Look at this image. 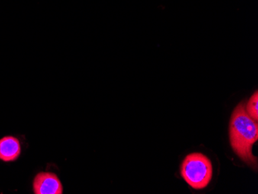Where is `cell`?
Segmentation results:
<instances>
[{"label": "cell", "mask_w": 258, "mask_h": 194, "mask_svg": "<svg viewBox=\"0 0 258 194\" xmlns=\"http://www.w3.org/2000/svg\"><path fill=\"white\" fill-rule=\"evenodd\" d=\"M33 190L35 194H62L63 186L54 173L41 172L33 179Z\"/></svg>", "instance_id": "obj_3"}, {"label": "cell", "mask_w": 258, "mask_h": 194, "mask_svg": "<svg viewBox=\"0 0 258 194\" xmlns=\"http://www.w3.org/2000/svg\"><path fill=\"white\" fill-rule=\"evenodd\" d=\"M229 138L233 151L244 163L256 170L257 159L253 156L252 149L258 140L257 121L249 116L243 102L239 104L232 113Z\"/></svg>", "instance_id": "obj_1"}, {"label": "cell", "mask_w": 258, "mask_h": 194, "mask_svg": "<svg viewBox=\"0 0 258 194\" xmlns=\"http://www.w3.org/2000/svg\"><path fill=\"white\" fill-rule=\"evenodd\" d=\"M184 180L195 189L207 187L213 177V165L210 159L200 153H191L185 156L180 168Z\"/></svg>", "instance_id": "obj_2"}, {"label": "cell", "mask_w": 258, "mask_h": 194, "mask_svg": "<svg viewBox=\"0 0 258 194\" xmlns=\"http://www.w3.org/2000/svg\"><path fill=\"white\" fill-rule=\"evenodd\" d=\"M21 154V145L14 136H7L0 139V160L5 163L16 161Z\"/></svg>", "instance_id": "obj_4"}, {"label": "cell", "mask_w": 258, "mask_h": 194, "mask_svg": "<svg viewBox=\"0 0 258 194\" xmlns=\"http://www.w3.org/2000/svg\"><path fill=\"white\" fill-rule=\"evenodd\" d=\"M245 109L248 114L249 116L257 121L258 120V91H255L254 93L251 95L247 105H245Z\"/></svg>", "instance_id": "obj_5"}]
</instances>
